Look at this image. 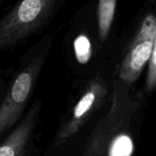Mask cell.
I'll return each mask as SVG.
<instances>
[{
	"instance_id": "6da1fadb",
	"label": "cell",
	"mask_w": 156,
	"mask_h": 156,
	"mask_svg": "<svg viewBox=\"0 0 156 156\" xmlns=\"http://www.w3.org/2000/svg\"><path fill=\"white\" fill-rule=\"evenodd\" d=\"M60 0H20L0 20V51L11 48L40 30Z\"/></svg>"
},
{
	"instance_id": "7a4b0ae2",
	"label": "cell",
	"mask_w": 156,
	"mask_h": 156,
	"mask_svg": "<svg viewBox=\"0 0 156 156\" xmlns=\"http://www.w3.org/2000/svg\"><path fill=\"white\" fill-rule=\"evenodd\" d=\"M45 58H33L13 79L0 105V137L20 119L30 98Z\"/></svg>"
},
{
	"instance_id": "3957f363",
	"label": "cell",
	"mask_w": 156,
	"mask_h": 156,
	"mask_svg": "<svg viewBox=\"0 0 156 156\" xmlns=\"http://www.w3.org/2000/svg\"><path fill=\"white\" fill-rule=\"evenodd\" d=\"M107 95L108 86L105 80L100 75L93 77L83 89L70 116L59 129L53 140V146L59 147L62 145L79 131L92 114L103 104Z\"/></svg>"
},
{
	"instance_id": "277c9868",
	"label": "cell",
	"mask_w": 156,
	"mask_h": 156,
	"mask_svg": "<svg viewBox=\"0 0 156 156\" xmlns=\"http://www.w3.org/2000/svg\"><path fill=\"white\" fill-rule=\"evenodd\" d=\"M156 34V17L148 15L140 27L139 32L131 42L119 70L120 80L133 84L140 77L144 66L148 63L153 48Z\"/></svg>"
},
{
	"instance_id": "5b68a950",
	"label": "cell",
	"mask_w": 156,
	"mask_h": 156,
	"mask_svg": "<svg viewBox=\"0 0 156 156\" xmlns=\"http://www.w3.org/2000/svg\"><path fill=\"white\" fill-rule=\"evenodd\" d=\"M124 96L119 83L114 84L112 106L108 113L95 127L89 136L83 156H104L108 140L121 124L124 111ZM115 137V136H114Z\"/></svg>"
},
{
	"instance_id": "8992f818",
	"label": "cell",
	"mask_w": 156,
	"mask_h": 156,
	"mask_svg": "<svg viewBox=\"0 0 156 156\" xmlns=\"http://www.w3.org/2000/svg\"><path fill=\"white\" fill-rule=\"evenodd\" d=\"M41 102L33 103L23 119L0 144V156H25L29 142L37 126Z\"/></svg>"
},
{
	"instance_id": "52a82bcc",
	"label": "cell",
	"mask_w": 156,
	"mask_h": 156,
	"mask_svg": "<svg viewBox=\"0 0 156 156\" xmlns=\"http://www.w3.org/2000/svg\"><path fill=\"white\" fill-rule=\"evenodd\" d=\"M117 0H98V28L101 42L105 41L109 34L116 12Z\"/></svg>"
},
{
	"instance_id": "ba28073f",
	"label": "cell",
	"mask_w": 156,
	"mask_h": 156,
	"mask_svg": "<svg viewBox=\"0 0 156 156\" xmlns=\"http://www.w3.org/2000/svg\"><path fill=\"white\" fill-rule=\"evenodd\" d=\"M108 149V156H131L133 150L132 140L129 135L120 133L112 138Z\"/></svg>"
},
{
	"instance_id": "9c48e42d",
	"label": "cell",
	"mask_w": 156,
	"mask_h": 156,
	"mask_svg": "<svg viewBox=\"0 0 156 156\" xmlns=\"http://www.w3.org/2000/svg\"><path fill=\"white\" fill-rule=\"evenodd\" d=\"M149 68L145 83V88L148 92H151L156 87V34L153 43V48L149 60Z\"/></svg>"
},
{
	"instance_id": "30bf717a",
	"label": "cell",
	"mask_w": 156,
	"mask_h": 156,
	"mask_svg": "<svg viewBox=\"0 0 156 156\" xmlns=\"http://www.w3.org/2000/svg\"><path fill=\"white\" fill-rule=\"evenodd\" d=\"M75 51L76 56L80 62H85L90 58L91 46L87 37H78V39L75 41Z\"/></svg>"
},
{
	"instance_id": "8fae6325",
	"label": "cell",
	"mask_w": 156,
	"mask_h": 156,
	"mask_svg": "<svg viewBox=\"0 0 156 156\" xmlns=\"http://www.w3.org/2000/svg\"><path fill=\"white\" fill-rule=\"evenodd\" d=\"M2 88H3V81L0 80V94L2 92Z\"/></svg>"
}]
</instances>
